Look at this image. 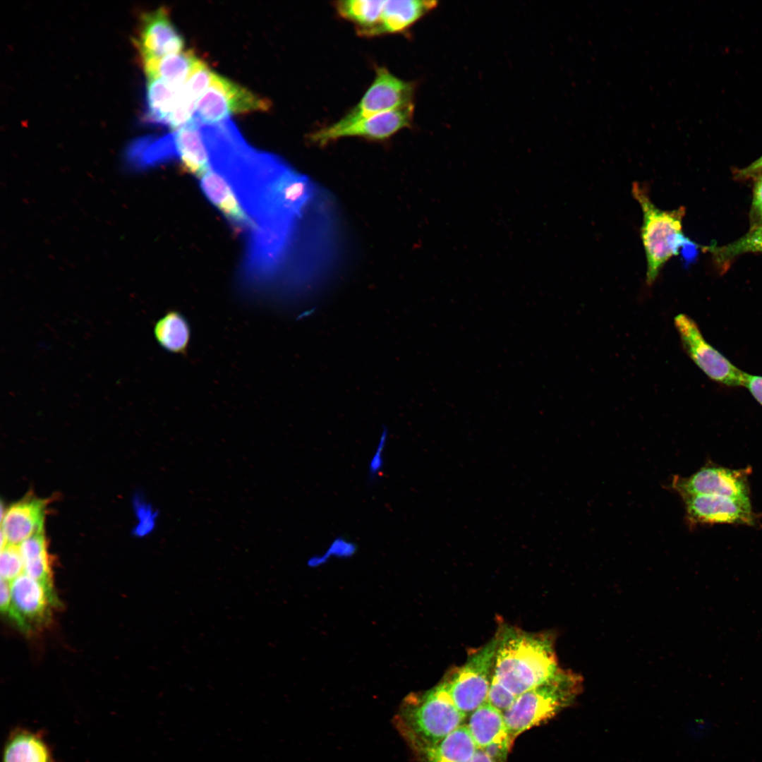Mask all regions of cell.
Masks as SVG:
<instances>
[{
  "label": "cell",
  "instance_id": "f546056e",
  "mask_svg": "<svg viewBox=\"0 0 762 762\" xmlns=\"http://www.w3.org/2000/svg\"><path fill=\"white\" fill-rule=\"evenodd\" d=\"M133 508L138 523L134 527L133 533L135 536H145L155 529L158 512L153 509L150 503L145 502L140 495L135 496Z\"/></svg>",
  "mask_w": 762,
  "mask_h": 762
},
{
  "label": "cell",
  "instance_id": "3957f363",
  "mask_svg": "<svg viewBox=\"0 0 762 762\" xmlns=\"http://www.w3.org/2000/svg\"><path fill=\"white\" fill-rule=\"evenodd\" d=\"M582 677L561 668L550 679L518 696L503 714L511 739L556 715L581 693Z\"/></svg>",
  "mask_w": 762,
  "mask_h": 762
},
{
  "label": "cell",
  "instance_id": "8d00e7d4",
  "mask_svg": "<svg viewBox=\"0 0 762 762\" xmlns=\"http://www.w3.org/2000/svg\"><path fill=\"white\" fill-rule=\"evenodd\" d=\"M468 762H494L482 749H478L473 758Z\"/></svg>",
  "mask_w": 762,
  "mask_h": 762
},
{
  "label": "cell",
  "instance_id": "ffe728a7",
  "mask_svg": "<svg viewBox=\"0 0 762 762\" xmlns=\"http://www.w3.org/2000/svg\"><path fill=\"white\" fill-rule=\"evenodd\" d=\"M435 1H385L376 36L401 32L435 8Z\"/></svg>",
  "mask_w": 762,
  "mask_h": 762
},
{
  "label": "cell",
  "instance_id": "7a4b0ae2",
  "mask_svg": "<svg viewBox=\"0 0 762 762\" xmlns=\"http://www.w3.org/2000/svg\"><path fill=\"white\" fill-rule=\"evenodd\" d=\"M466 716L456 706L443 679L426 691L409 695L396 722L414 749L438 743L461 725Z\"/></svg>",
  "mask_w": 762,
  "mask_h": 762
},
{
  "label": "cell",
  "instance_id": "30bf717a",
  "mask_svg": "<svg viewBox=\"0 0 762 762\" xmlns=\"http://www.w3.org/2000/svg\"><path fill=\"white\" fill-rule=\"evenodd\" d=\"M12 610L8 617L25 632L45 626L57 604L54 591L22 574L10 582Z\"/></svg>",
  "mask_w": 762,
  "mask_h": 762
},
{
  "label": "cell",
  "instance_id": "603a6c76",
  "mask_svg": "<svg viewBox=\"0 0 762 762\" xmlns=\"http://www.w3.org/2000/svg\"><path fill=\"white\" fill-rule=\"evenodd\" d=\"M182 88L161 79H148L146 110L143 116L145 122L168 127L169 119L179 102Z\"/></svg>",
  "mask_w": 762,
  "mask_h": 762
},
{
  "label": "cell",
  "instance_id": "ac0fdd59",
  "mask_svg": "<svg viewBox=\"0 0 762 762\" xmlns=\"http://www.w3.org/2000/svg\"><path fill=\"white\" fill-rule=\"evenodd\" d=\"M2 762H55L44 733L17 727L8 734Z\"/></svg>",
  "mask_w": 762,
  "mask_h": 762
},
{
  "label": "cell",
  "instance_id": "5b68a950",
  "mask_svg": "<svg viewBox=\"0 0 762 762\" xmlns=\"http://www.w3.org/2000/svg\"><path fill=\"white\" fill-rule=\"evenodd\" d=\"M298 222L270 219L248 234L240 277L248 286H265L282 268Z\"/></svg>",
  "mask_w": 762,
  "mask_h": 762
},
{
  "label": "cell",
  "instance_id": "484cf974",
  "mask_svg": "<svg viewBox=\"0 0 762 762\" xmlns=\"http://www.w3.org/2000/svg\"><path fill=\"white\" fill-rule=\"evenodd\" d=\"M154 334L159 344L174 353H185L190 340V327L177 310H170L155 324Z\"/></svg>",
  "mask_w": 762,
  "mask_h": 762
},
{
  "label": "cell",
  "instance_id": "4316f807",
  "mask_svg": "<svg viewBox=\"0 0 762 762\" xmlns=\"http://www.w3.org/2000/svg\"><path fill=\"white\" fill-rule=\"evenodd\" d=\"M710 250L719 262H728L744 253H762V225L754 228L745 236L733 243L721 247L710 248Z\"/></svg>",
  "mask_w": 762,
  "mask_h": 762
},
{
  "label": "cell",
  "instance_id": "cb8c5ba5",
  "mask_svg": "<svg viewBox=\"0 0 762 762\" xmlns=\"http://www.w3.org/2000/svg\"><path fill=\"white\" fill-rule=\"evenodd\" d=\"M466 726L478 749L495 742L511 739L503 713L488 702L470 714Z\"/></svg>",
  "mask_w": 762,
  "mask_h": 762
},
{
  "label": "cell",
  "instance_id": "44dd1931",
  "mask_svg": "<svg viewBox=\"0 0 762 762\" xmlns=\"http://www.w3.org/2000/svg\"><path fill=\"white\" fill-rule=\"evenodd\" d=\"M178 159L172 133L162 136H144L133 141L126 159L134 169H144Z\"/></svg>",
  "mask_w": 762,
  "mask_h": 762
},
{
  "label": "cell",
  "instance_id": "d590c367",
  "mask_svg": "<svg viewBox=\"0 0 762 762\" xmlns=\"http://www.w3.org/2000/svg\"><path fill=\"white\" fill-rule=\"evenodd\" d=\"M762 174V156L752 162L746 167L739 170L737 176L739 177H751Z\"/></svg>",
  "mask_w": 762,
  "mask_h": 762
},
{
  "label": "cell",
  "instance_id": "d6986e66",
  "mask_svg": "<svg viewBox=\"0 0 762 762\" xmlns=\"http://www.w3.org/2000/svg\"><path fill=\"white\" fill-rule=\"evenodd\" d=\"M478 749L466 725H461L438 743L413 750L422 762H468Z\"/></svg>",
  "mask_w": 762,
  "mask_h": 762
},
{
  "label": "cell",
  "instance_id": "f1b7e54d",
  "mask_svg": "<svg viewBox=\"0 0 762 762\" xmlns=\"http://www.w3.org/2000/svg\"><path fill=\"white\" fill-rule=\"evenodd\" d=\"M214 72L206 63L200 60L183 85V90L193 99L198 102L209 87Z\"/></svg>",
  "mask_w": 762,
  "mask_h": 762
},
{
  "label": "cell",
  "instance_id": "5bb4252c",
  "mask_svg": "<svg viewBox=\"0 0 762 762\" xmlns=\"http://www.w3.org/2000/svg\"><path fill=\"white\" fill-rule=\"evenodd\" d=\"M135 44L143 61L181 52L185 41L172 23L168 11L162 7L142 16Z\"/></svg>",
  "mask_w": 762,
  "mask_h": 762
},
{
  "label": "cell",
  "instance_id": "d4e9b609",
  "mask_svg": "<svg viewBox=\"0 0 762 762\" xmlns=\"http://www.w3.org/2000/svg\"><path fill=\"white\" fill-rule=\"evenodd\" d=\"M385 1L348 0L334 3L339 15L353 23L361 36L375 37Z\"/></svg>",
  "mask_w": 762,
  "mask_h": 762
},
{
  "label": "cell",
  "instance_id": "8fae6325",
  "mask_svg": "<svg viewBox=\"0 0 762 762\" xmlns=\"http://www.w3.org/2000/svg\"><path fill=\"white\" fill-rule=\"evenodd\" d=\"M747 469L705 466L689 477L674 476L669 486L682 498L698 495L749 498Z\"/></svg>",
  "mask_w": 762,
  "mask_h": 762
},
{
  "label": "cell",
  "instance_id": "e575fe53",
  "mask_svg": "<svg viewBox=\"0 0 762 762\" xmlns=\"http://www.w3.org/2000/svg\"><path fill=\"white\" fill-rule=\"evenodd\" d=\"M753 211L754 212L756 218L761 225H762V176L760 175L757 178L754 188L753 196Z\"/></svg>",
  "mask_w": 762,
  "mask_h": 762
},
{
  "label": "cell",
  "instance_id": "7c38bea8",
  "mask_svg": "<svg viewBox=\"0 0 762 762\" xmlns=\"http://www.w3.org/2000/svg\"><path fill=\"white\" fill-rule=\"evenodd\" d=\"M413 104L377 114L343 127L332 124L310 134V140L320 146L346 137L373 140L387 139L411 124Z\"/></svg>",
  "mask_w": 762,
  "mask_h": 762
},
{
  "label": "cell",
  "instance_id": "6da1fadb",
  "mask_svg": "<svg viewBox=\"0 0 762 762\" xmlns=\"http://www.w3.org/2000/svg\"><path fill=\"white\" fill-rule=\"evenodd\" d=\"M496 636L493 677L516 696L545 682L560 669L552 634L502 626Z\"/></svg>",
  "mask_w": 762,
  "mask_h": 762
},
{
  "label": "cell",
  "instance_id": "2e32d148",
  "mask_svg": "<svg viewBox=\"0 0 762 762\" xmlns=\"http://www.w3.org/2000/svg\"><path fill=\"white\" fill-rule=\"evenodd\" d=\"M200 186L234 231L248 234L257 228L258 224L245 210L230 183L219 172L210 167L200 179Z\"/></svg>",
  "mask_w": 762,
  "mask_h": 762
},
{
  "label": "cell",
  "instance_id": "7402d4cb",
  "mask_svg": "<svg viewBox=\"0 0 762 762\" xmlns=\"http://www.w3.org/2000/svg\"><path fill=\"white\" fill-rule=\"evenodd\" d=\"M200 60L192 50H187L143 61V66L147 79H161L181 87Z\"/></svg>",
  "mask_w": 762,
  "mask_h": 762
},
{
  "label": "cell",
  "instance_id": "1f68e13d",
  "mask_svg": "<svg viewBox=\"0 0 762 762\" xmlns=\"http://www.w3.org/2000/svg\"><path fill=\"white\" fill-rule=\"evenodd\" d=\"M23 562L47 553L44 529L38 531L19 545Z\"/></svg>",
  "mask_w": 762,
  "mask_h": 762
},
{
  "label": "cell",
  "instance_id": "ba28073f",
  "mask_svg": "<svg viewBox=\"0 0 762 762\" xmlns=\"http://www.w3.org/2000/svg\"><path fill=\"white\" fill-rule=\"evenodd\" d=\"M674 323L684 350L708 377L727 386L744 385L745 373L706 341L692 318L679 314Z\"/></svg>",
  "mask_w": 762,
  "mask_h": 762
},
{
  "label": "cell",
  "instance_id": "52a82bcc",
  "mask_svg": "<svg viewBox=\"0 0 762 762\" xmlns=\"http://www.w3.org/2000/svg\"><path fill=\"white\" fill-rule=\"evenodd\" d=\"M270 107L265 98L214 73L209 87L196 104L193 119L202 124H216L233 114L265 111Z\"/></svg>",
  "mask_w": 762,
  "mask_h": 762
},
{
  "label": "cell",
  "instance_id": "e0dca14e",
  "mask_svg": "<svg viewBox=\"0 0 762 762\" xmlns=\"http://www.w3.org/2000/svg\"><path fill=\"white\" fill-rule=\"evenodd\" d=\"M171 133L181 169L200 179L210 169L201 123L192 118L185 126Z\"/></svg>",
  "mask_w": 762,
  "mask_h": 762
},
{
  "label": "cell",
  "instance_id": "277c9868",
  "mask_svg": "<svg viewBox=\"0 0 762 762\" xmlns=\"http://www.w3.org/2000/svg\"><path fill=\"white\" fill-rule=\"evenodd\" d=\"M632 194L643 213L641 236L647 263L646 282L651 286L665 264L678 254L680 248L692 243L682 231L683 207L669 211L659 209L652 202L648 188L639 183H633Z\"/></svg>",
  "mask_w": 762,
  "mask_h": 762
},
{
  "label": "cell",
  "instance_id": "4dcf8cb0",
  "mask_svg": "<svg viewBox=\"0 0 762 762\" xmlns=\"http://www.w3.org/2000/svg\"><path fill=\"white\" fill-rule=\"evenodd\" d=\"M516 697L517 696L502 685L492 675L488 703L504 713L514 703Z\"/></svg>",
  "mask_w": 762,
  "mask_h": 762
},
{
  "label": "cell",
  "instance_id": "d6a6232c",
  "mask_svg": "<svg viewBox=\"0 0 762 762\" xmlns=\"http://www.w3.org/2000/svg\"><path fill=\"white\" fill-rule=\"evenodd\" d=\"M510 739L490 744L482 750L494 762H506L508 753L513 744Z\"/></svg>",
  "mask_w": 762,
  "mask_h": 762
},
{
  "label": "cell",
  "instance_id": "4fadbf2b",
  "mask_svg": "<svg viewBox=\"0 0 762 762\" xmlns=\"http://www.w3.org/2000/svg\"><path fill=\"white\" fill-rule=\"evenodd\" d=\"M682 500L685 519L690 526L710 524L753 526L756 523V515L753 512L750 498L698 495Z\"/></svg>",
  "mask_w": 762,
  "mask_h": 762
},
{
  "label": "cell",
  "instance_id": "9c48e42d",
  "mask_svg": "<svg viewBox=\"0 0 762 762\" xmlns=\"http://www.w3.org/2000/svg\"><path fill=\"white\" fill-rule=\"evenodd\" d=\"M413 94L412 83L397 78L386 68L379 67L373 83L360 102L332 125L343 127L377 114L413 104Z\"/></svg>",
  "mask_w": 762,
  "mask_h": 762
},
{
  "label": "cell",
  "instance_id": "83f0119b",
  "mask_svg": "<svg viewBox=\"0 0 762 762\" xmlns=\"http://www.w3.org/2000/svg\"><path fill=\"white\" fill-rule=\"evenodd\" d=\"M24 572L19 545L7 544L1 550V579L11 582Z\"/></svg>",
  "mask_w": 762,
  "mask_h": 762
},
{
  "label": "cell",
  "instance_id": "836d02e7",
  "mask_svg": "<svg viewBox=\"0 0 762 762\" xmlns=\"http://www.w3.org/2000/svg\"><path fill=\"white\" fill-rule=\"evenodd\" d=\"M756 401L762 405V376L744 374V385Z\"/></svg>",
  "mask_w": 762,
  "mask_h": 762
},
{
  "label": "cell",
  "instance_id": "8992f818",
  "mask_svg": "<svg viewBox=\"0 0 762 762\" xmlns=\"http://www.w3.org/2000/svg\"><path fill=\"white\" fill-rule=\"evenodd\" d=\"M497 643L495 636L444 679L456 706L466 715L487 702Z\"/></svg>",
  "mask_w": 762,
  "mask_h": 762
},
{
  "label": "cell",
  "instance_id": "9a60e30c",
  "mask_svg": "<svg viewBox=\"0 0 762 762\" xmlns=\"http://www.w3.org/2000/svg\"><path fill=\"white\" fill-rule=\"evenodd\" d=\"M48 501L28 495L13 504L1 519V548L7 544H21L44 529Z\"/></svg>",
  "mask_w": 762,
  "mask_h": 762
}]
</instances>
